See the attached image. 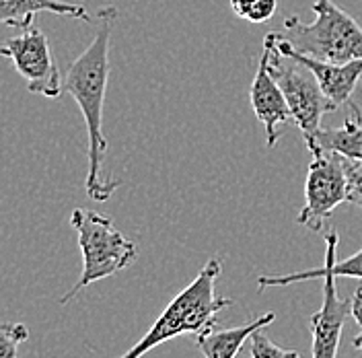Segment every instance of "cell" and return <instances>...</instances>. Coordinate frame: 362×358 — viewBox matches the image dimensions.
<instances>
[{"label": "cell", "instance_id": "cell-1", "mask_svg": "<svg viewBox=\"0 0 362 358\" xmlns=\"http://www.w3.org/2000/svg\"><path fill=\"white\" fill-rule=\"evenodd\" d=\"M117 21V8L105 4L97 13V25L93 42L70 64L64 89L76 101L85 117L89 134V171L85 190L95 202H105L122 185L119 179H103V158L107 155V138L103 134V105L110 81V44L113 27Z\"/></svg>", "mask_w": 362, "mask_h": 358}, {"label": "cell", "instance_id": "cell-2", "mask_svg": "<svg viewBox=\"0 0 362 358\" xmlns=\"http://www.w3.org/2000/svg\"><path fill=\"white\" fill-rule=\"evenodd\" d=\"M221 272H223L221 258L208 260L206 266L200 270V274L165 307V311L158 315L157 321L144 334V337L119 358H142L153 348L173 337L185 336V334L198 337L208 330L216 328L218 325L216 315L228 305H233V299L216 296L214 292V284Z\"/></svg>", "mask_w": 362, "mask_h": 358}, {"label": "cell", "instance_id": "cell-3", "mask_svg": "<svg viewBox=\"0 0 362 358\" xmlns=\"http://www.w3.org/2000/svg\"><path fill=\"white\" fill-rule=\"evenodd\" d=\"M315 19L303 23L298 17L284 19V44L298 54L327 62L362 60V27L341 11L334 0H315L311 6Z\"/></svg>", "mask_w": 362, "mask_h": 358}, {"label": "cell", "instance_id": "cell-4", "mask_svg": "<svg viewBox=\"0 0 362 358\" xmlns=\"http://www.w3.org/2000/svg\"><path fill=\"white\" fill-rule=\"evenodd\" d=\"M70 224L78 233V246L83 253V272L74 287L60 299L62 305L70 303L83 289L103 278L122 272L134 264L138 253L136 243L113 226L112 219L89 208H76L70 214Z\"/></svg>", "mask_w": 362, "mask_h": 358}, {"label": "cell", "instance_id": "cell-5", "mask_svg": "<svg viewBox=\"0 0 362 358\" xmlns=\"http://www.w3.org/2000/svg\"><path fill=\"white\" fill-rule=\"evenodd\" d=\"M264 54L268 58L272 76L278 81L280 89L286 97L291 108L293 124L303 132L305 142H309L321 130V120L329 112L338 108L323 95V91L315 81V76L293 58L284 56L270 35L264 40Z\"/></svg>", "mask_w": 362, "mask_h": 358}, {"label": "cell", "instance_id": "cell-6", "mask_svg": "<svg viewBox=\"0 0 362 358\" xmlns=\"http://www.w3.org/2000/svg\"><path fill=\"white\" fill-rule=\"evenodd\" d=\"M348 202V173L344 158L332 153L313 155L305 179V206L296 223L309 231H323L332 212Z\"/></svg>", "mask_w": 362, "mask_h": 358}, {"label": "cell", "instance_id": "cell-7", "mask_svg": "<svg viewBox=\"0 0 362 358\" xmlns=\"http://www.w3.org/2000/svg\"><path fill=\"white\" fill-rule=\"evenodd\" d=\"M0 56L13 60L31 93L56 99L64 91L60 68L54 60L49 40L42 29L29 27L21 35L11 37L0 47Z\"/></svg>", "mask_w": 362, "mask_h": 358}, {"label": "cell", "instance_id": "cell-8", "mask_svg": "<svg viewBox=\"0 0 362 358\" xmlns=\"http://www.w3.org/2000/svg\"><path fill=\"white\" fill-rule=\"evenodd\" d=\"M276 47L293 58L294 62L303 64L307 68L315 81L319 83V87L323 91V95L336 105H348L352 101V95L358 87V81L362 79V60H352V62H327V60H319L313 56H307V54H298L291 50L288 45L284 44V40L280 37V33H268Z\"/></svg>", "mask_w": 362, "mask_h": 358}, {"label": "cell", "instance_id": "cell-9", "mask_svg": "<svg viewBox=\"0 0 362 358\" xmlns=\"http://www.w3.org/2000/svg\"><path fill=\"white\" fill-rule=\"evenodd\" d=\"M323 280V303L321 309L309 317L311 325V358H338L341 332L346 319L352 317L350 301H344L336 289V276Z\"/></svg>", "mask_w": 362, "mask_h": 358}, {"label": "cell", "instance_id": "cell-10", "mask_svg": "<svg viewBox=\"0 0 362 358\" xmlns=\"http://www.w3.org/2000/svg\"><path fill=\"white\" fill-rule=\"evenodd\" d=\"M249 99H251V108L255 112L257 122L266 130L268 149L276 146L280 132L288 124H293V115H291V108L286 103V97L280 89L278 81L272 76L268 58H266L264 52H262L259 64H257V70H255L253 83L249 87Z\"/></svg>", "mask_w": 362, "mask_h": 358}, {"label": "cell", "instance_id": "cell-11", "mask_svg": "<svg viewBox=\"0 0 362 358\" xmlns=\"http://www.w3.org/2000/svg\"><path fill=\"white\" fill-rule=\"evenodd\" d=\"M323 239H325V264L321 268L300 270V272H291V274H284V276H259L257 278V289L264 291L268 287H291V284H296V282L317 280V278H325V276L362 280V249H358L356 253H352L346 260H336L339 241L338 231L325 233Z\"/></svg>", "mask_w": 362, "mask_h": 358}, {"label": "cell", "instance_id": "cell-12", "mask_svg": "<svg viewBox=\"0 0 362 358\" xmlns=\"http://www.w3.org/2000/svg\"><path fill=\"white\" fill-rule=\"evenodd\" d=\"M311 155L332 153L348 161L362 163V110L356 101L348 103V115L338 128H321L309 142Z\"/></svg>", "mask_w": 362, "mask_h": 358}, {"label": "cell", "instance_id": "cell-13", "mask_svg": "<svg viewBox=\"0 0 362 358\" xmlns=\"http://www.w3.org/2000/svg\"><path fill=\"white\" fill-rule=\"evenodd\" d=\"M274 319H276V315L270 311V313L251 319L243 325H235V328H218L216 325L202 336L196 337V346L200 348L204 358H235L241 352L243 344L251 340V336L257 330L268 328Z\"/></svg>", "mask_w": 362, "mask_h": 358}, {"label": "cell", "instance_id": "cell-14", "mask_svg": "<svg viewBox=\"0 0 362 358\" xmlns=\"http://www.w3.org/2000/svg\"><path fill=\"white\" fill-rule=\"evenodd\" d=\"M37 13H54L72 19L90 21L85 4H74L66 0H0V21L8 27L29 29Z\"/></svg>", "mask_w": 362, "mask_h": 358}, {"label": "cell", "instance_id": "cell-15", "mask_svg": "<svg viewBox=\"0 0 362 358\" xmlns=\"http://www.w3.org/2000/svg\"><path fill=\"white\" fill-rule=\"evenodd\" d=\"M230 11L247 23H268L278 11V0H228Z\"/></svg>", "mask_w": 362, "mask_h": 358}, {"label": "cell", "instance_id": "cell-16", "mask_svg": "<svg viewBox=\"0 0 362 358\" xmlns=\"http://www.w3.org/2000/svg\"><path fill=\"white\" fill-rule=\"evenodd\" d=\"M251 358H303L298 350H288V348H280L278 344H274L270 337L264 334V330H257L251 336Z\"/></svg>", "mask_w": 362, "mask_h": 358}, {"label": "cell", "instance_id": "cell-17", "mask_svg": "<svg viewBox=\"0 0 362 358\" xmlns=\"http://www.w3.org/2000/svg\"><path fill=\"white\" fill-rule=\"evenodd\" d=\"M29 337V330L23 323H2L0 325V358H17L19 344Z\"/></svg>", "mask_w": 362, "mask_h": 358}, {"label": "cell", "instance_id": "cell-18", "mask_svg": "<svg viewBox=\"0 0 362 358\" xmlns=\"http://www.w3.org/2000/svg\"><path fill=\"white\" fill-rule=\"evenodd\" d=\"M348 173V202L362 210V163L344 158Z\"/></svg>", "mask_w": 362, "mask_h": 358}, {"label": "cell", "instance_id": "cell-19", "mask_svg": "<svg viewBox=\"0 0 362 358\" xmlns=\"http://www.w3.org/2000/svg\"><path fill=\"white\" fill-rule=\"evenodd\" d=\"M350 307H352V319L362 328V282L350 299Z\"/></svg>", "mask_w": 362, "mask_h": 358}, {"label": "cell", "instance_id": "cell-20", "mask_svg": "<svg viewBox=\"0 0 362 358\" xmlns=\"http://www.w3.org/2000/svg\"><path fill=\"white\" fill-rule=\"evenodd\" d=\"M352 346H354L356 350H361V352H362V332L358 334V336L354 337V340H352Z\"/></svg>", "mask_w": 362, "mask_h": 358}]
</instances>
